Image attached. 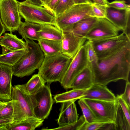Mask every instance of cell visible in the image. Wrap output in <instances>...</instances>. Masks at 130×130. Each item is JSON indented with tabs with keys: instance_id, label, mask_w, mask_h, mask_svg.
<instances>
[{
	"instance_id": "obj_35",
	"label": "cell",
	"mask_w": 130,
	"mask_h": 130,
	"mask_svg": "<svg viewBox=\"0 0 130 130\" xmlns=\"http://www.w3.org/2000/svg\"><path fill=\"white\" fill-rule=\"evenodd\" d=\"M107 6L108 7L118 10H130V5L127 4L124 1L116 0L109 3Z\"/></svg>"
},
{
	"instance_id": "obj_8",
	"label": "cell",
	"mask_w": 130,
	"mask_h": 130,
	"mask_svg": "<svg viewBox=\"0 0 130 130\" xmlns=\"http://www.w3.org/2000/svg\"><path fill=\"white\" fill-rule=\"evenodd\" d=\"M17 0H0V15L6 30L18 31L22 22Z\"/></svg>"
},
{
	"instance_id": "obj_3",
	"label": "cell",
	"mask_w": 130,
	"mask_h": 130,
	"mask_svg": "<svg viewBox=\"0 0 130 130\" xmlns=\"http://www.w3.org/2000/svg\"><path fill=\"white\" fill-rule=\"evenodd\" d=\"M72 59L61 53L45 56L38 74L46 83H60Z\"/></svg>"
},
{
	"instance_id": "obj_2",
	"label": "cell",
	"mask_w": 130,
	"mask_h": 130,
	"mask_svg": "<svg viewBox=\"0 0 130 130\" xmlns=\"http://www.w3.org/2000/svg\"><path fill=\"white\" fill-rule=\"evenodd\" d=\"M24 39L28 51L12 67L13 74L20 78L30 75L38 70L45 56L38 43Z\"/></svg>"
},
{
	"instance_id": "obj_26",
	"label": "cell",
	"mask_w": 130,
	"mask_h": 130,
	"mask_svg": "<svg viewBox=\"0 0 130 130\" xmlns=\"http://www.w3.org/2000/svg\"><path fill=\"white\" fill-rule=\"evenodd\" d=\"M55 96L54 99L56 103L74 100L76 101L81 98L85 90L74 89Z\"/></svg>"
},
{
	"instance_id": "obj_1",
	"label": "cell",
	"mask_w": 130,
	"mask_h": 130,
	"mask_svg": "<svg viewBox=\"0 0 130 130\" xmlns=\"http://www.w3.org/2000/svg\"><path fill=\"white\" fill-rule=\"evenodd\" d=\"M130 71V44L99 60L98 66L92 71L93 83L106 86L123 80L128 81Z\"/></svg>"
},
{
	"instance_id": "obj_30",
	"label": "cell",
	"mask_w": 130,
	"mask_h": 130,
	"mask_svg": "<svg viewBox=\"0 0 130 130\" xmlns=\"http://www.w3.org/2000/svg\"><path fill=\"white\" fill-rule=\"evenodd\" d=\"M79 99L78 103L82 110L86 122L91 123L101 122L96 117L83 99L80 98Z\"/></svg>"
},
{
	"instance_id": "obj_24",
	"label": "cell",
	"mask_w": 130,
	"mask_h": 130,
	"mask_svg": "<svg viewBox=\"0 0 130 130\" xmlns=\"http://www.w3.org/2000/svg\"><path fill=\"white\" fill-rule=\"evenodd\" d=\"M38 32L40 38L58 40H62V31L52 25H41Z\"/></svg>"
},
{
	"instance_id": "obj_43",
	"label": "cell",
	"mask_w": 130,
	"mask_h": 130,
	"mask_svg": "<svg viewBox=\"0 0 130 130\" xmlns=\"http://www.w3.org/2000/svg\"><path fill=\"white\" fill-rule=\"evenodd\" d=\"M6 29L2 23L0 15V38L2 35L6 31Z\"/></svg>"
},
{
	"instance_id": "obj_6",
	"label": "cell",
	"mask_w": 130,
	"mask_h": 130,
	"mask_svg": "<svg viewBox=\"0 0 130 130\" xmlns=\"http://www.w3.org/2000/svg\"><path fill=\"white\" fill-rule=\"evenodd\" d=\"M19 10L20 16L25 21L41 25H54L55 17L41 6L32 4L26 0L19 2Z\"/></svg>"
},
{
	"instance_id": "obj_14",
	"label": "cell",
	"mask_w": 130,
	"mask_h": 130,
	"mask_svg": "<svg viewBox=\"0 0 130 130\" xmlns=\"http://www.w3.org/2000/svg\"><path fill=\"white\" fill-rule=\"evenodd\" d=\"M130 10H118L107 7L106 18L130 38Z\"/></svg>"
},
{
	"instance_id": "obj_12",
	"label": "cell",
	"mask_w": 130,
	"mask_h": 130,
	"mask_svg": "<svg viewBox=\"0 0 130 130\" xmlns=\"http://www.w3.org/2000/svg\"><path fill=\"white\" fill-rule=\"evenodd\" d=\"M94 26L85 37L91 41L118 35L120 30L106 18H97Z\"/></svg>"
},
{
	"instance_id": "obj_29",
	"label": "cell",
	"mask_w": 130,
	"mask_h": 130,
	"mask_svg": "<svg viewBox=\"0 0 130 130\" xmlns=\"http://www.w3.org/2000/svg\"><path fill=\"white\" fill-rule=\"evenodd\" d=\"M84 45L86 49L89 65L92 71L98 67L99 59L93 46L92 41L87 40Z\"/></svg>"
},
{
	"instance_id": "obj_22",
	"label": "cell",
	"mask_w": 130,
	"mask_h": 130,
	"mask_svg": "<svg viewBox=\"0 0 130 130\" xmlns=\"http://www.w3.org/2000/svg\"><path fill=\"white\" fill-rule=\"evenodd\" d=\"M43 121L36 117L29 118L8 124L7 130H34L41 126Z\"/></svg>"
},
{
	"instance_id": "obj_16",
	"label": "cell",
	"mask_w": 130,
	"mask_h": 130,
	"mask_svg": "<svg viewBox=\"0 0 130 130\" xmlns=\"http://www.w3.org/2000/svg\"><path fill=\"white\" fill-rule=\"evenodd\" d=\"M75 101L73 100L62 103L57 120L59 126H64L75 122L78 120V117L75 103Z\"/></svg>"
},
{
	"instance_id": "obj_7",
	"label": "cell",
	"mask_w": 130,
	"mask_h": 130,
	"mask_svg": "<svg viewBox=\"0 0 130 130\" xmlns=\"http://www.w3.org/2000/svg\"><path fill=\"white\" fill-rule=\"evenodd\" d=\"M92 41L99 60L130 44V38L123 32L117 36Z\"/></svg>"
},
{
	"instance_id": "obj_28",
	"label": "cell",
	"mask_w": 130,
	"mask_h": 130,
	"mask_svg": "<svg viewBox=\"0 0 130 130\" xmlns=\"http://www.w3.org/2000/svg\"><path fill=\"white\" fill-rule=\"evenodd\" d=\"M114 123L116 130H130V123L118 102Z\"/></svg>"
},
{
	"instance_id": "obj_44",
	"label": "cell",
	"mask_w": 130,
	"mask_h": 130,
	"mask_svg": "<svg viewBox=\"0 0 130 130\" xmlns=\"http://www.w3.org/2000/svg\"><path fill=\"white\" fill-rule=\"evenodd\" d=\"M73 1L74 5L89 3L87 0H73Z\"/></svg>"
},
{
	"instance_id": "obj_34",
	"label": "cell",
	"mask_w": 130,
	"mask_h": 130,
	"mask_svg": "<svg viewBox=\"0 0 130 130\" xmlns=\"http://www.w3.org/2000/svg\"><path fill=\"white\" fill-rule=\"evenodd\" d=\"M13 109L11 101H8L7 104L0 110V119L13 117Z\"/></svg>"
},
{
	"instance_id": "obj_25",
	"label": "cell",
	"mask_w": 130,
	"mask_h": 130,
	"mask_svg": "<svg viewBox=\"0 0 130 130\" xmlns=\"http://www.w3.org/2000/svg\"><path fill=\"white\" fill-rule=\"evenodd\" d=\"M28 51L27 47L24 49L0 54V63L12 67Z\"/></svg>"
},
{
	"instance_id": "obj_9",
	"label": "cell",
	"mask_w": 130,
	"mask_h": 130,
	"mask_svg": "<svg viewBox=\"0 0 130 130\" xmlns=\"http://www.w3.org/2000/svg\"><path fill=\"white\" fill-rule=\"evenodd\" d=\"M89 66L86 49L84 44L72 59L60 82L61 85L65 89H70L71 85L75 78Z\"/></svg>"
},
{
	"instance_id": "obj_20",
	"label": "cell",
	"mask_w": 130,
	"mask_h": 130,
	"mask_svg": "<svg viewBox=\"0 0 130 130\" xmlns=\"http://www.w3.org/2000/svg\"><path fill=\"white\" fill-rule=\"evenodd\" d=\"M97 20V18L94 17L83 19L74 24L66 31L72 30L76 35L85 37L95 25Z\"/></svg>"
},
{
	"instance_id": "obj_23",
	"label": "cell",
	"mask_w": 130,
	"mask_h": 130,
	"mask_svg": "<svg viewBox=\"0 0 130 130\" xmlns=\"http://www.w3.org/2000/svg\"><path fill=\"white\" fill-rule=\"evenodd\" d=\"M38 42L41 49L45 56L54 55L61 53L62 40L40 38Z\"/></svg>"
},
{
	"instance_id": "obj_19",
	"label": "cell",
	"mask_w": 130,
	"mask_h": 130,
	"mask_svg": "<svg viewBox=\"0 0 130 130\" xmlns=\"http://www.w3.org/2000/svg\"><path fill=\"white\" fill-rule=\"evenodd\" d=\"M93 83L92 71L89 66L75 78L71 85L70 88L86 90L89 88Z\"/></svg>"
},
{
	"instance_id": "obj_32",
	"label": "cell",
	"mask_w": 130,
	"mask_h": 130,
	"mask_svg": "<svg viewBox=\"0 0 130 130\" xmlns=\"http://www.w3.org/2000/svg\"><path fill=\"white\" fill-rule=\"evenodd\" d=\"M93 17L97 18H106L107 5L95 3L91 4Z\"/></svg>"
},
{
	"instance_id": "obj_10",
	"label": "cell",
	"mask_w": 130,
	"mask_h": 130,
	"mask_svg": "<svg viewBox=\"0 0 130 130\" xmlns=\"http://www.w3.org/2000/svg\"><path fill=\"white\" fill-rule=\"evenodd\" d=\"M30 95L35 116L44 120L49 115L54 102L50 87L45 85L40 91Z\"/></svg>"
},
{
	"instance_id": "obj_15",
	"label": "cell",
	"mask_w": 130,
	"mask_h": 130,
	"mask_svg": "<svg viewBox=\"0 0 130 130\" xmlns=\"http://www.w3.org/2000/svg\"><path fill=\"white\" fill-rule=\"evenodd\" d=\"M12 67L0 63V101L11 100Z\"/></svg>"
},
{
	"instance_id": "obj_39",
	"label": "cell",
	"mask_w": 130,
	"mask_h": 130,
	"mask_svg": "<svg viewBox=\"0 0 130 130\" xmlns=\"http://www.w3.org/2000/svg\"><path fill=\"white\" fill-rule=\"evenodd\" d=\"M120 95L128 105L130 107V83L129 81L126 82L124 93Z\"/></svg>"
},
{
	"instance_id": "obj_37",
	"label": "cell",
	"mask_w": 130,
	"mask_h": 130,
	"mask_svg": "<svg viewBox=\"0 0 130 130\" xmlns=\"http://www.w3.org/2000/svg\"><path fill=\"white\" fill-rule=\"evenodd\" d=\"M116 99L119 104L128 122L130 123V107L121 97L120 95L116 97Z\"/></svg>"
},
{
	"instance_id": "obj_40",
	"label": "cell",
	"mask_w": 130,
	"mask_h": 130,
	"mask_svg": "<svg viewBox=\"0 0 130 130\" xmlns=\"http://www.w3.org/2000/svg\"><path fill=\"white\" fill-rule=\"evenodd\" d=\"M13 122V117L0 119V130H7L8 125Z\"/></svg>"
},
{
	"instance_id": "obj_46",
	"label": "cell",
	"mask_w": 130,
	"mask_h": 130,
	"mask_svg": "<svg viewBox=\"0 0 130 130\" xmlns=\"http://www.w3.org/2000/svg\"><path fill=\"white\" fill-rule=\"evenodd\" d=\"M8 101H0V110L5 106L7 104Z\"/></svg>"
},
{
	"instance_id": "obj_38",
	"label": "cell",
	"mask_w": 130,
	"mask_h": 130,
	"mask_svg": "<svg viewBox=\"0 0 130 130\" xmlns=\"http://www.w3.org/2000/svg\"><path fill=\"white\" fill-rule=\"evenodd\" d=\"M59 0H40L41 6L53 15L54 8Z\"/></svg>"
},
{
	"instance_id": "obj_27",
	"label": "cell",
	"mask_w": 130,
	"mask_h": 130,
	"mask_svg": "<svg viewBox=\"0 0 130 130\" xmlns=\"http://www.w3.org/2000/svg\"><path fill=\"white\" fill-rule=\"evenodd\" d=\"M46 83L38 74L33 75L25 84L26 88L30 94H33L42 90Z\"/></svg>"
},
{
	"instance_id": "obj_31",
	"label": "cell",
	"mask_w": 130,
	"mask_h": 130,
	"mask_svg": "<svg viewBox=\"0 0 130 130\" xmlns=\"http://www.w3.org/2000/svg\"><path fill=\"white\" fill-rule=\"evenodd\" d=\"M74 5L73 0H59L53 12L55 17L59 16Z\"/></svg>"
},
{
	"instance_id": "obj_11",
	"label": "cell",
	"mask_w": 130,
	"mask_h": 130,
	"mask_svg": "<svg viewBox=\"0 0 130 130\" xmlns=\"http://www.w3.org/2000/svg\"><path fill=\"white\" fill-rule=\"evenodd\" d=\"M82 98L101 121L114 123L118 103L116 99L108 101Z\"/></svg>"
},
{
	"instance_id": "obj_5",
	"label": "cell",
	"mask_w": 130,
	"mask_h": 130,
	"mask_svg": "<svg viewBox=\"0 0 130 130\" xmlns=\"http://www.w3.org/2000/svg\"><path fill=\"white\" fill-rule=\"evenodd\" d=\"M91 4L74 5L59 16L55 17L54 26L62 31H66L80 20L93 17Z\"/></svg>"
},
{
	"instance_id": "obj_4",
	"label": "cell",
	"mask_w": 130,
	"mask_h": 130,
	"mask_svg": "<svg viewBox=\"0 0 130 130\" xmlns=\"http://www.w3.org/2000/svg\"><path fill=\"white\" fill-rule=\"evenodd\" d=\"M11 101L13 109V122L36 117L31 95L27 90L25 84L12 87Z\"/></svg>"
},
{
	"instance_id": "obj_41",
	"label": "cell",
	"mask_w": 130,
	"mask_h": 130,
	"mask_svg": "<svg viewBox=\"0 0 130 130\" xmlns=\"http://www.w3.org/2000/svg\"><path fill=\"white\" fill-rule=\"evenodd\" d=\"M100 130H116L113 123L108 122L103 126Z\"/></svg>"
},
{
	"instance_id": "obj_21",
	"label": "cell",
	"mask_w": 130,
	"mask_h": 130,
	"mask_svg": "<svg viewBox=\"0 0 130 130\" xmlns=\"http://www.w3.org/2000/svg\"><path fill=\"white\" fill-rule=\"evenodd\" d=\"M41 25L34 23L25 21L22 23L18 31L24 39L38 41L40 39L39 31Z\"/></svg>"
},
{
	"instance_id": "obj_36",
	"label": "cell",
	"mask_w": 130,
	"mask_h": 130,
	"mask_svg": "<svg viewBox=\"0 0 130 130\" xmlns=\"http://www.w3.org/2000/svg\"><path fill=\"white\" fill-rule=\"evenodd\" d=\"M108 122H97L91 123L86 122L81 127L80 130H100L103 126Z\"/></svg>"
},
{
	"instance_id": "obj_33",
	"label": "cell",
	"mask_w": 130,
	"mask_h": 130,
	"mask_svg": "<svg viewBox=\"0 0 130 130\" xmlns=\"http://www.w3.org/2000/svg\"><path fill=\"white\" fill-rule=\"evenodd\" d=\"M85 122V118L83 115L81 116L79 119L76 122L73 123L63 126H59L56 128L47 129L80 130L81 127Z\"/></svg>"
},
{
	"instance_id": "obj_17",
	"label": "cell",
	"mask_w": 130,
	"mask_h": 130,
	"mask_svg": "<svg viewBox=\"0 0 130 130\" xmlns=\"http://www.w3.org/2000/svg\"><path fill=\"white\" fill-rule=\"evenodd\" d=\"M81 98L108 101L116 100V97L106 86L96 83L86 90Z\"/></svg>"
},
{
	"instance_id": "obj_47",
	"label": "cell",
	"mask_w": 130,
	"mask_h": 130,
	"mask_svg": "<svg viewBox=\"0 0 130 130\" xmlns=\"http://www.w3.org/2000/svg\"><path fill=\"white\" fill-rule=\"evenodd\" d=\"M88 2L90 4H92L94 3L93 0H87Z\"/></svg>"
},
{
	"instance_id": "obj_18",
	"label": "cell",
	"mask_w": 130,
	"mask_h": 130,
	"mask_svg": "<svg viewBox=\"0 0 130 130\" xmlns=\"http://www.w3.org/2000/svg\"><path fill=\"white\" fill-rule=\"evenodd\" d=\"M0 45L2 47V54L14 52L25 49L26 42L18 38L12 32L5 33L0 38Z\"/></svg>"
},
{
	"instance_id": "obj_45",
	"label": "cell",
	"mask_w": 130,
	"mask_h": 130,
	"mask_svg": "<svg viewBox=\"0 0 130 130\" xmlns=\"http://www.w3.org/2000/svg\"><path fill=\"white\" fill-rule=\"evenodd\" d=\"M29 3L41 6V4L40 0H27Z\"/></svg>"
},
{
	"instance_id": "obj_13",
	"label": "cell",
	"mask_w": 130,
	"mask_h": 130,
	"mask_svg": "<svg viewBox=\"0 0 130 130\" xmlns=\"http://www.w3.org/2000/svg\"><path fill=\"white\" fill-rule=\"evenodd\" d=\"M62 31L61 53L72 59L87 40L85 37L76 35L72 30Z\"/></svg>"
},
{
	"instance_id": "obj_42",
	"label": "cell",
	"mask_w": 130,
	"mask_h": 130,
	"mask_svg": "<svg viewBox=\"0 0 130 130\" xmlns=\"http://www.w3.org/2000/svg\"><path fill=\"white\" fill-rule=\"evenodd\" d=\"M94 3L102 5H107L109 3L107 0H93Z\"/></svg>"
}]
</instances>
